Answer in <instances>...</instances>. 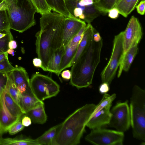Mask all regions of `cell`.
<instances>
[{
    "instance_id": "obj_1",
    "label": "cell",
    "mask_w": 145,
    "mask_h": 145,
    "mask_svg": "<svg viewBox=\"0 0 145 145\" xmlns=\"http://www.w3.org/2000/svg\"><path fill=\"white\" fill-rule=\"evenodd\" d=\"M41 15L40 29L35 35L36 51L38 57L42 61L41 69L47 71L48 64L52 54L62 46L65 17L54 11Z\"/></svg>"
},
{
    "instance_id": "obj_2",
    "label": "cell",
    "mask_w": 145,
    "mask_h": 145,
    "mask_svg": "<svg viewBox=\"0 0 145 145\" xmlns=\"http://www.w3.org/2000/svg\"><path fill=\"white\" fill-rule=\"evenodd\" d=\"M103 45L102 39H93L71 66L70 84L78 89L86 88L92 83L95 70L100 61Z\"/></svg>"
},
{
    "instance_id": "obj_3",
    "label": "cell",
    "mask_w": 145,
    "mask_h": 145,
    "mask_svg": "<svg viewBox=\"0 0 145 145\" xmlns=\"http://www.w3.org/2000/svg\"><path fill=\"white\" fill-rule=\"evenodd\" d=\"M96 105L87 104L76 110L62 123L53 145H76L80 143L86 123Z\"/></svg>"
},
{
    "instance_id": "obj_4",
    "label": "cell",
    "mask_w": 145,
    "mask_h": 145,
    "mask_svg": "<svg viewBox=\"0 0 145 145\" xmlns=\"http://www.w3.org/2000/svg\"><path fill=\"white\" fill-rule=\"evenodd\" d=\"M10 29L22 33L36 24V10L30 0H5Z\"/></svg>"
},
{
    "instance_id": "obj_5",
    "label": "cell",
    "mask_w": 145,
    "mask_h": 145,
    "mask_svg": "<svg viewBox=\"0 0 145 145\" xmlns=\"http://www.w3.org/2000/svg\"><path fill=\"white\" fill-rule=\"evenodd\" d=\"M133 137L145 141V91L137 85L133 89L129 106Z\"/></svg>"
},
{
    "instance_id": "obj_6",
    "label": "cell",
    "mask_w": 145,
    "mask_h": 145,
    "mask_svg": "<svg viewBox=\"0 0 145 145\" xmlns=\"http://www.w3.org/2000/svg\"><path fill=\"white\" fill-rule=\"evenodd\" d=\"M31 87L35 96L43 101L56 96L60 91L59 85L50 77L35 73L30 79Z\"/></svg>"
},
{
    "instance_id": "obj_7",
    "label": "cell",
    "mask_w": 145,
    "mask_h": 145,
    "mask_svg": "<svg viewBox=\"0 0 145 145\" xmlns=\"http://www.w3.org/2000/svg\"><path fill=\"white\" fill-rule=\"evenodd\" d=\"M123 31L114 37L110 59L101 73L102 82H106L110 85L115 76L123 53Z\"/></svg>"
},
{
    "instance_id": "obj_8",
    "label": "cell",
    "mask_w": 145,
    "mask_h": 145,
    "mask_svg": "<svg viewBox=\"0 0 145 145\" xmlns=\"http://www.w3.org/2000/svg\"><path fill=\"white\" fill-rule=\"evenodd\" d=\"M67 10L71 16L91 23L100 13L94 5L93 0H65Z\"/></svg>"
},
{
    "instance_id": "obj_9",
    "label": "cell",
    "mask_w": 145,
    "mask_h": 145,
    "mask_svg": "<svg viewBox=\"0 0 145 145\" xmlns=\"http://www.w3.org/2000/svg\"><path fill=\"white\" fill-rule=\"evenodd\" d=\"M124 138L123 132L101 128L92 130L85 139L96 145H122Z\"/></svg>"
},
{
    "instance_id": "obj_10",
    "label": "cell",
    "mask_w": 145,
    "mask_h": 145,
    "mask_svg": "<svg viewBox=\"0 0 145 145\" xmlns=\"http://www.w3.org/2000/svg\"><path fill=\"white\" fill-rule=\"evenodd\" d=\"M112 115L109 126L116 130L124 133L131 126V116L128 100L117 103L110 110Z\"/></svg>"
},
{
    "instance_id": "obj_11",
    "label": "cell",
    "mask_w": 145,
    "mask_h": 145,
    "mask_svg": "<svg viewBox=\"0 0 145 145\" xmlns=\"http://www.w3.org/2000/svg\"><path fill=\"white\" fill-rule=\"evenodd\" d=\"M142 35V27L138 20L135 16H132L123 31V53L119 67L121 66L125 55L128 51L133 46L138 45Z\"/></svg>"
},
{
    "instance_id": "obj_12",
    "label": "cell",
    "mask_w": 145,
    "mask_h": 145,
    "mask_svg": "<svg viewBox=\"0 0 145 145\" xmlns=\"http://www.w3.org/2000/svg\"><path fill=\"white\" fill-rule=\"evenodd\" d=\"M86 24L84 21L72 16L65 18L63 31L62 46L65 47L73 37Z\"/></svg>"
},
{
    "instance_id": "obj_13",
    "label": "cell",
    "mask_w": 145,
    "mask_h": 145,
    "mask_svg": "<svg viewBox=\"0 0 145 145\" xmlns=\"http://www.w3.org/2000/svg\"><path fill=\"white\" fill-rule=\"evenodd\" d=\"M11 73L15 85L21 93H25L35 96L31 87L27 73L25 68L21 67H16L11 71Z\"/></svg>"
},
{
    "instance_id": "obj_14",
    "label": "cell",
    "mask_w": 145,
    "mask_h": 145,
    "mask_svg": "<svg viewBox=\"0 0 145 145\" xmlns=\"http://www.w3.org/2000/svg\"><path fill=\"white\" fill-rule=\"evenodd\" d=\"M5 91L0 96V126L2 135L8 132V129L23 117H14L8 111L4 102Z\"/></svg>"
},
{
    "instance_id": "obj_15",
    "label": "cell",
    "mask_w": 145,
    "mask_h": 145,
    "mask_svg": "<svg viewBox=\"0 0 145 145\" xmlns=\"http://www.w3.org/2000/svg\"><path fill=\"white\" fill-rule=\"evenodd\" d=\"M110 108H103L90 117L86 126L93 130L101 128L104 126L109 125L112 115Z\"/></svg>"
},
{
    "instance_id": "obj_16",
    "label": "cell",
    "mask_w": 145,
    "mask_h": 145,
    "mask_svg": "<svg viewBox=\"0 0 145 145\" xmlns=\"http://www.w3.org/2000/svg\"><path fill=\"white\" fill-rule=\"evenodd\" d=\"M19 98V105L24 114L29 110L44 104L43 101L39 100L35 96L25 93H20Z\"/></svg>"
},
{
    "instance_id": "obj_17",
    "label": "cell",
    "mask_w": 145,
    "mask_h": 145,
    "mask_svg": "<svg viewBox=\"0 0 145 145\" xmlns=\"http://www.w3.org/2000/svg\"><path fill=\"white\" fill-rule=\"evenodd\" d=\"M95 33L94 29L91 24H87L82 39L78 46L73 61L72 65L76 61L84 50L92 40Z\"/></svg>"
},
{
    "instance_id": "obj_18",
    "label": "cell",
    "mask_w": 145,
    "mask_h": 145,
    "mask_svg": "<svg viewBox=\"0 0 145 145\" xmlns=\"http://www.w3.org/2000/svg\"><path fill=\"white\" fill-rule=\"evenodd\" d=\"M78 46L65 47V52L62 56L58 72L57 75L59 76L61 72L65 69L72 66Z\"/></svg>"
},
{
    "instance_id": "obj_19",
    "label": "cell",
    "mask_w": 145,
    "mask_h": 145,
    "mask_svg": "<svg viewBox=\"0 0 145 145\" xmlns=\"http://www.w3.org/2000/svg\"><path fill=\"white\" fill-rule=\"evenodd\" d=\"M0 145H39V144L36 139H33L20 135L13 138H3L1 136L0 137Z\"/></svg>"
},
{
    "instance_id": "obj_20",
    "label": "cell",
    "mask_w": 145,
    "mask_h": 145,
    "mask_svg": "<svg viewBox=\"0 0 145 145\" xmlns=\"http://www.w3.org/2000/svg\"><path fill=\"white\" fill-rule=\"evenodd\" d=\"M138 50V45L131 48L126 52L123 58L121 66L119 67L117 77L119 78L123 71L127 72L130 69L134 60L137 54Z\"/></svg>"
},
{
    "instance_id": "obj_21",
    "label": "cell",
    "mask_w": 145,
    "mask_h": 145,
    "mask_svg": "<svg viewBox=\"0 0 145 145\" xmlns=\"http://www.w3.org/2000/svg\"><path fill=\"white\" fill-rule=\"evenodd\" d=\"M4 101L5 106L11 114L15 117H22L25 114L20 105L5 90Z\"/></svg>"
},
{
    "instance_id": "obj_22",
    "label": "cell",
    "mask_w": 145,
    "mask_h": 145,
    "mask_svg": "<svg viewBox=\"0 0 145 145\" xmlns=\"http://www.w3.org/2000/svg\"><path fill=\"white\" fill-rule=\"evenodd\" d=\"M65 51V47L62 46L54 52L49 61L47 67V71L57 74Z\"/></svg>"
},
{
    "instance_id": "obj_23",
    "label": "cell",
    "mask_w": 145,
    "mask_h": 145,
    "mask_svg": "<svg viewBox=\"0 0 145 145\" xmlns=\"http://www.w3.org/2000/svg\"><path fill=\"white\" fill-rule=\"evenodd\" d=\"M25 114L29 116L32 122L35 123L42 124L47 121V117L44 105L32 109Z\"/></svg>"
},
{
    "instance_id": "obj_24",
    "label": "cell",
    "mask_w": 145,
    "mask_h": 145,
    "mask_svg": "<svg viewBox=\"0 0 145 145\" xmlns=\"http://www.w3.org/2000/svg\"><path fill=\"white\" fill-rule=\"evenodd\" d=\"M60 125V124L51 128L36 139L39 145H53Z\"/></svg>"
},
{
    "instance_id": "obj_25",
    "label": "cell",
    "mask_w": 145,
    "mask_h": 145,
    "mask_svg": "<svg viewBox=\"0 0 145 145\" xmlns=\"http://www.w3.org/2000/svg\"><path fill=\"white\" fill-rule=\"evenodd\" d=\"M52 10L60 14L65 18L71 16L67 7L65 0H46Z\"/></svg>"
},
{
    "instance_id": "obj_26",
    "label": "cell",
    "mask_w": 145,
    "mask_h": 145,
    "mask_svg": "<svg viewBox=\"0 0 145 145\" xmlns=\"http://www.w3.org/2000/svg\"><path fill=\"white\" fill-rule=\"evenodd\" d=\"M7 74L8 80L5 90L19 105V98L20 93L14 81L11 72L8 73Z\"/></svg>"
},
{
    "instance_id": "obj_27",
    "label": "cell",
    "mask_w": 145,
    "mask_h": 145,
    "mask_svg": "<svg viewBox=\"0 0 145 145\" xmlns=\"http://www.w3.org/2000/svg\"><path fill=\"white\" fill-rule=\"evenodd\" d=\"M116 97V94L115 93L111 95L107 93L104 94L101 101L97 105H96L95 109L90 117L103 108L111 107L112 102Z\"/></svg>"
},
{
    "instance_id": "obj_28",
    "label": "cell",
    "mask_w": 145,
    "mask_h": 145,
    "mask_svg": "<svg viewBox=\"0 0 145 145\" xmlns=\"http://www.w3.org/2000/svg\"><path fill=\"white\" fill-rule=\"evenodd\" d=\"M116 0H98L94 5L99 13L106 14L115 7Z\"/></svg>"
},
{
    "instance_id": "obj_29",
    "label": "cell",
    "mask_w": 145,
    "mask_h": 145,
    "mask_svg": "<svg viewBox=\"0 0 145 145\" xmlns=\"http://www.w3.org/2000/svg\"><path fill=\"white\" fill-rule=\"evenodd\" d=\"M35 8L37 12L41 15L51 12L52 10L46 0H30Z\"/></svg>"
},
{
    "instance_id": "obj_30",
    "label": "cell",
    "mask_w": 145,
    "mask_h": 145,
    "mask_svg": "<svg viewBox=\"0 0 145 145\" xmlns=\"http://www.w3.org/2000/svg\"><path fill=\"white\" fill-rule=\"evenodd\" d=\"M8 17L7 10L0 11V32L10 30Z\"/></svg>"
},
{
    "instance_id": "obj_31",
    "label": "cell",
    "mask_w": 145,
    "mask_h": 145,
    "mask_svg": "<svg viewBox=\"0 0 145 145\" xmlns=\"http://www.w3.org/2000/svg\"><path fill=\"white\" fill-rule=\"evenodd\" d=\"M131 0H120L114 7L118 10L119 14L126 18L128 16L127 12Z\"/></svg>"
},
{
    "instance_id": "obj_32",
    "label": "cell",
    "mask_w": 145,
    "mask_h": 145,
    "mask_svg": "<svg viewBox=\"0 0 145 145\" xmlns=\"http://www.w3.org/2000/svg\"><path fill=\"white\" fill-rule=\"evenodd\" d=\"M13 39V36L10 30L5 36L0 39V50L7 51L8 49V42Z\"/></svg>"
},
{
    "instance_id": "obj_33",
    "label": "cell",
    "mask_w": 145,
    "mask_h": 145,
    "mask_svg": "<svg viewBox=\"0 0 145 145\" xmlns=\"http://www.w3.org/2000/svg\"><path fill=\"white\" fill-rule=\"evenodd\" d=\"M86 25L87 24L84 26L80 31L73 37L68 43V46L71 47L78 46L82 38Z\"/></svg>"
},
{
    "instance_id": "obj_34",
    "label": "cell",
    "mask_w": 145,
    "mask_h": 145,
    "mask_svg": "<svg viewBox=\"0 0 145 145\" xmlns=\"http://www.w3.org/2000/svg\"><path fill=\"white\" fill-rule=\"evenodd\" d=\"M15 68L10 64L8 57L0 62V72L8 73L12 71Z\"/></svg>"
},
{
    "instance_id": "obj_35",
    "label": "cell",
    "mask_w": 145,
    "mask_h": 145,
    "mask_svg": "<svg viewBox=\"0 0 145 145\" xmlns=\"http://www.w3.org/2000/svg\"><path fill=\"white\" fill-rule=\"evenodd\" d=\"M22 118L14 123L8 129V132L10 135H14L24 129L25 127L22 123Z\"/></svg>"
},
{
    "instance_id": "obj_36",
    "label": "cell",
    "mask_w": 145,
    "mask_h": 145,
    "mask_svg": "<svg viewBox=\"0 0 145 145\" xmlns=\"http://www.w3.org/2000/svg\"><path fill=\"white\" fill-rule=\"evenodd\" d=\"M8 80L7 73L0 72V96L5 90Z\"/></svg>"
},
{
    "instance_id": "obj_37",
    "label": "cell",
    "mask_w": 145,
    "mask_h": 145,
    "mask_svg": "<svg viewBox=\"0 0 145 145\" xmlns=\"http://www.w3.org/2000/svg\"><path fill=\"white\" fill-rule=\"evenodd\" d=\"M136 8L138 14L141 15H144L145 12V0H141Z\"/></svg>"
},
{
    "instance_id": "obj_38",
    "label": "cell",
    "mask_w": 145,
    "mask_h": 145,
    "mask_svg": "<svg viewBox=\"0 0 145 145\" xmlns=\"http://www.w3.org/2000/svg\"><path fill=\"white\" fill-rule=\"evenodd\" d=\"M109 84L106 82H102L99 87V91L101 94L106 93L109 90Z\"/></svg>"
},
{
    "instance_id": "obj_39",
    "label": "cell",
    "mask_w": 145,
    "mask_h": 145,
    "mask_svg": "<svg viewBox=\"0 0 145 145\" xmlns=\"http://www.w3.org/2000/svg\"><path fill=\"white\" fill-rule=\"evenodd\" d=\"M108 16L111 18L115 19L118 16L119 14L118 9L116 7H114L110 10L108 12Z\"/></svg>"
},
{
    "instance_id": "obj_40",
    "label": "cell",
    "mask_w": 145,
    "mask_h": 145,
    "mask_svg": "<svg viewBox=\"0 0 145 145\" xmlns=\"http://www.w3.org/2000/svg\"><path fill=\"white\" fill-rule=\"evenodd\" d=\"M22 125L25 127H27L30 125L32 123L31 118L28 116L24 114L21 119Z\"/></svg>"
},
{
    "instance_id": "obj_41",
    "label": "cell",
    "mask_w": 145,
    "mask_h": 145,
    "mask_svg": "<svg viewBox=\"0 0 145 145\" xmlns=\"http://www.w3.org/2000/svg\"><path fill=\"white\" fill-rule=\"evenodd\" d=\"M139 0H131L127 12L128 16L135 8Z\"/></svg>"
},
{
    "instance_id": "obj_42",
    "label": "cell",
    "mask_w": 145,
    "mask_h": 145,
    "mask_svg": "<svg viewBox=\"0 0 145 145\" xmlns=\"http://www.w3.org/2000/svg\"><path fill=\"white\" fill-rule=\"evenodd\" d=\"M62 77L66 80L70 79L71 77V71L68 70H66L62 72L61 74Z\"/></svg>"
},
{
    "instance_id": "obj_43",
    "label": "cell",
    "mask_w": 145,
    "mask_h": 145,
    "mask_svg": "<svg viewBox=\"0 0 145 145\" xmlns=\"http://www.w3.org/2000/svg\"><path fill=\"white\" fill-rule=\"evenodd\" d=\"M34 65L36 67H40L42 68V63L41 60L39 58H35L33 59V61Z\"/></svg>"
},
{
    "instance_id": "obj_44",
    "label": "cell",
    "mask_w": 145,
    "mask_h": 145,
    "mask_svg": "<svg viewBox=\"0 0 145 145\" xmlns=\"http://www.w3.org/2000/svg\"><path fill=\"white\" fill-rule=\"evenodd\" d=\"M8 53L7 51L3 50H0V62L5 58L8 57Z\"/></svg>"
},
{
    "instance_id": "obj_45",
    "label": "cell",
    "mask_w": 145,
    "mask_h": 145,
    "mask_svg": "<svg viewBox=\"0 0 145 145\" xmlns=\"http://www.w3.org/2000/svg\"><path fill=\"white\" fill-rule=\"evenodd\" d=\"M8 49L13 50L16 49L17 47L16 42L13 40H10L8 43Z\"/></svg>"
},
{
    "instance_id": "obj_46",
    "label": "cell",
    "mask_w": 145,
    "mask_h": 145,
    "mask_svg": "<svg viewBox=\"0 0 145 145\" xmlns=\"http://www.w3.org/2000/svg\"><path fill=\"white\" fill-rule=\"evenodd\" d=\"M102 39L99 32L95 33L93 35V40L95 42H99L101 41Z\"/></svg>"
},
{
    "instance_id": "obj_47",
    "label": "cell",
    "mask_w": 145,
    "mask_h": 145,
    "mask_svg": "<svg viewBox=\"0 0 145 145\" xmlns=\"http://www.w3.org/2000/svg\"><path fill=\"white\" fill-rule=\"evenodd\" d=\"M7 5L5 0H3L0 3V11L4 10H7Z\"/></svg>"
},
{
    "instance_id": "obj_48",
    "label": "cell",
    "mask_w": 145,
    "mask_h": 145,
    "mask_svg": "<svg viewBox=\"0 0 145 145\" xmlns=\"http://www.w3.org/2000/svg\"><path fill=\"white\" fill-rule=\"evenodd\" d=\"M10 30L8 31H3L0 32V39L5 36Z\"/></svg>"
},
{
    "instance_id": "obj_49",
    "label": "cell",
    "mask_w": 145,
    "mask_h": 145,
    "mask_svg": "<svg viewBox=\"0 0 145 145\" xmlns=\"http://www.w3.org/2000/svg\"><path fill=\"white\" fill-rule=\"evenodd\" d=\"M8 54L11 55L12 56H14V51L13 49H8L7 51Z\"/></svg>"
},
{
    "instance_id": "obj_50",
    "label": "cell",
    "mask_w": 145,
    "mask_h": 145,
    "mask_svg": "<svg viewBox=\"0 0 145 145\" xmlns=\"http://www.w3.org/2000/svg\"><path fill=\"white\" fill-rule=\"evenodd\" d=\"M120 1V0H116V3L114 7Z\"/></svg>"
},
{
    "instance_id": "obj_51",
    "label": "cell",
    "mask_w": 145,
    "mask_h": 145,
    "mask_svg": "<svg viewBox=\"0 0 145 145\" xmlns=\"http://www.w3.org/2000/svg\"><path fill=\"white\" fill-rule=\"evenodd\" d=\"M2 135V133H1V128L0 126V137L1 136V135Z\"/></svg>"
},
{
    "instance_id": "obj_52",
    "label": "cell",
    "mask_w": 145,
    "mask_h": 145,
    "mask_svg": "<svg viewBox=\"0 0 145 145\" xmlns=\"http://www.w3.org/2000/svg\"><path fill=\"white\" fill-rule=\"evenodd\" d=\"M94 1V2H95L97 1L98 0H93Z\"/></svg>"
},
{
    "instance_id": "obj_53",
    "label": "cell",
    "mask_w": 145,
    "mask_h": 145,
    "mask_svg": "<svg viewBox=\"0 0 145 145\" xmlns=\"http://www.w3.org/2000/svg\"><path fill=\"white\" fill-rule=\"evenodd\" d=\"M3 0H0V3L2 2Z\"/></svg>"
}]
</instances>
